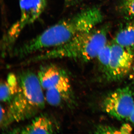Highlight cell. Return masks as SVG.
<instances>
[{
    "mask_svg": "<svg viewBox=\"0 0 134 134\" xmlns=\"http://www.w3.org/2000/svg\"><path fill=\"white\" fill-rule=\"evenodd\" d=\"M40 81L46 90V100L54 107L68 106L76 104L75 98L67 72L54 64L42 66L38 72Z\"/></svg>",
    "mask_w": 134,
    "mask_h": 134,
    "instance_id": "4",
    "label": "cell"
},
{
    "mask_svg": "<svg viewBox=\"0 0 134 134\" xmlns=\"http://www.w3.org/2000/svg\"><path fill=\"white\" fill-rule=\"evenodd\" d=\"M120 129L121 134L130 133L132 130V127L128 124L122 125L120 128Z\"/></svg>",
    "mask_w": 134,
    "mask_h": 134,
    "instance_id": "15",
    "label": "cell"
},
{
    "mask_svg": "<svg viewBox=\"0 0 134 134\" xmlns=\"http://www.w3.org/2000/svg\"><path fill=\"white\" fill-rule=\"evenodd\" d=\"M103 110L117 119H129L134 108V93L131 87L117 89L108 95L102 104Z\"/></svg>",
    "mask_w": 134,
    "mask_h": 134,
    "instance_id": "6",
    "label": "cell"
},
{
    "mask_svg": "<svg viewBox=\"0 0 134 134\" xmlns=\"http://www.w3.org/2000/svg\"><path fill=\"white\" fill-rule=\"evenodd\" d=\"M115 43L132 49L134 48V18L117 32Z\"/></svg>",
    "mask_w": 134,
    "mask_h": 134,
    "instance_id": "10",
    "label": "cell"
},
{
    "mask_svg": "<svg viewBox=\"0 0 134 134\" xmlns=\"http://www.w3.org/2000/svg\"><path fill=\"white\" fill-rule=\"evenodd\" d=\"M19 4L20 17L2 40L1 51L3 57L11 53L15 43L24 29L40 17L47 6V0H19Z\"/></svg>",
    "mask_w": 134,
    "mask_h": 134,
    "instance_id": "5",
    "label": "cell"
},
{
    "mask_svg": "<svg viewBox=\"0 0 134 134\" xmlns=\"http://www.w3.org/2000/svg\"><path fill=\"white\" fill-rule=\"evenodd\" d=\"M96 133L121 134L120 129L106 126H99L95 130Z\"/></svg>",
    "mask_w": 134,
    "mask_h": 134,
    "instance_id": "13",
    "label": "cell"
},
{
    "mask_svg": "<svg viewBox=\"0 0 134 134\" xmlns=\"http://www.w3.org/2000/svg\"><path fill=\"white\" fill-rule=\"evenodd\" d=\"M130 121L134 125V108L131 115L129 118Z\"/></svg>",
    "mask_w": 134,
    "mask_h": 134,
    "instance_id": "16",
    "label": "cell"
},
{
    "mask_svg": "<svg viewBox=\"0 0 134 134\" xmlns=\"http://www.w3.org/2000/svg\"><path fill=\"white\" fill-rule=\"evenodd\" d=\"M59 131L58 125L50 117L41 114L35 117L31 122L21 128L14 130L11 133L53 134Z\"/></svg>",
    "mask_w": 134,
    "mask_h": 134,
    "instance_id": "8",
    "label": "cell"
},
{
    "mask_svg": "<svg viewBox=\"0 0 134 134\" xmlns=\"http://www.w3.org/2000/svg\"><path fill=\"white\" fill-rule=\"evenodd\" d=\"M107 31L94 29L77 35L65 44L44 51L29 58L27 63L58 59H69L88 62L97 58L100 50L107 44Z\"/></svg>",
    "mask_w": 134,
    "mask_h": 134,
    "instance_id": "3",
    "label": "cell"
},
{
    "mask_svg": "<svg viewBox=\"0 0 134 134\" xmlns=\"http://www.w3.org/2000/svg\"><path fill=\"white\" fill-rule=\"evenodd\" d=\"M18 90L7 109L1 106V126L30 119L44 108L45 97L37 75L25 70L17 75Z\"/></svg>",
    "mask_w": 134,
    "mask_h": 134,
    "instance_id": "2",
    "label": "cell"
},
{
    "mask_svg": "<svg viewBox=\"0 0 134 134\" xmlns=\"http://www.w3.org/2000/svg\"><path fill=\"white\" fill-rule=\"evenodd\" d=\"M103 18L102 12L98 8L85 10L48 27L35 37L14 48L11 54L17 58H24L62 46L77 35L96 28Z\"/></svg>",
    "mask_w": 134,
    "mask_h": 134,
    "instance_id": "1",
    "label": "cell"
},
{
    "mask_svg": "<svg viewBox=\"0 0 134 134\" xmlns=\"http://www.w3.org/2000/svg\"><path fill=\"white\" fill-rule=\"evenodd\" d=\"M120 8L125 16L130 19L134 18V0H121Z\"/></svg>",
    "mask_w": 134,
    "mask_h": 134,
    "instance_id": "12",
    "label": "cell"
},
{
    "mask_svg": "<svg viewBox=\"0 0 134 134\" xmlns=\"http://www.w3.org/2000/svg\"><path fill=\"white\" fill-rule=\"evenodd\" d=\"M84 1L85 0H64V6L66 8L71 7L78 3Z\"/></svg>",
    "mask_w": 134,
    "mask_h": 134,
    "instance_id": "14",
    "label": "cell"
},
{
    "mask_svg": "<svg viewBox=\"0 0 134 134\" xmlns=\"http://www.w3.org/2000/svg\"><path fill=\"white\" fill-rule=\"evenodd\" d=\"M18 87L17 75L12 73L9 74L7 79L1 83V101L8 104L10 103L18 91Z\"/></svg>",
    "mask_w": 134,
    "mask_h": 134,
    "instance_id": "9",
    "label": "cell"
},
{
    "mask_svg": "<svg viewBox=\"0 0 134 134\" xmlns=\"http://www.w3.org/2000/svg\"><path fill=\"white\" fill-rule=\"evenodd\" d=\"M132 50L115 42L111 44L110 63L105 74L108 81H120L130 72L134 61V54Z\"/></svg>",
    "mask_w": 134,
    "mask_h": 134,
    "instance_id": "7",
    "label": "cell"
},
{
    "mask_svg": "<svg viewBox=\"0 0 134 134\" xmlns=\"http://www.w3.org/2000/svg\"><path fill=\"white\" fill-rule=\"evenodd\" d=\"M111 52V45L107 43L101 48L97 57L101 65V67L103 68L105 74L107 72L109 67Z\"/></svg>",
    "mask_w": 134,
    "mask_h": 134,
    "instance_id": "11",
    "label": "cell"
}]
</instances>
